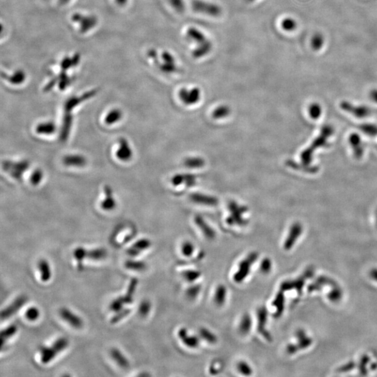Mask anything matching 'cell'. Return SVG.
I'll list each match as a JSON object with an SVG mask.
<instances>
[{"label": "cell", "instance_id": "cell-1", "mask_svg": "<svg viewBox=\"0 0 377 377\" xmlns=\"http://www.w3.org/2000/svg\"><path fill=\"white\" fill-rule=\"evenodd\" d=\"M97 93V90H92L90 91L87 92L85 94H82L80 96H73L66 100L64 104V118H63V130L61 131L62 140L65 141L68 138L69 132H70V128L71 123H72V115L71 112L72 110L79 106L80 103L88 100L91 97L95 96Z\"/></svg>", "mask_w": 377, "mask_h": 377}, {"label": "cell", "instance_id": "cell-2", "mask_svg": "<svg viewBox=\"0 0 377 377\" xmlns=\"http://www.w3.org/2000/svg\"><path fill=\"white\" fill-rule=\"evenodd\" d=\"M229 215L226 219V223L230 226H243L248 224V220L244 215L248 211V208L245 205H240L236 201H231L228 204Z\"/></svg>", "mask_w": 377, "mask_h": 377}, {"label": "cell", "instance_id": "cell-3", "mask_svg": "<svg viewBox=\"0 0 377 377\" xmlns=\"http://www.w3.org/2000/svg\"><path fill=\"white\" fill-rule=\"evenodd\" d=\"M74 256L77 260L78 267L80 270L83 269L84 259H90L94 261H99L105 259L107 256V251L104 248L94 249L88 250L86 249L79 247L74 250Z\"/></svg>", "mask_w": 377, "mask_h": 377}, {"label": "cell", "instance_id": "cell-4", "mask_svg": "<svg viewBox=\"0 0 377 377\" xmlns=\"http://www.w3.org/2000/svg\"><path fill=\"white\" fill-rule=\"evenodd\" d=\"M69 343V340L66 337H60L51 346L41 348V360L43 363L47 364L52 361L58 354L68 347Z\"/></svg>", "mask_w": 377, "mask_h": 377}, {"label": "cell", "instance_id": "cell-5", "mask_svg": "<svg viewBox=\"0 0 377 377\" xmlns=\"http://www.w3.org/2000/svg\"><path fill=\"white\" fill-rule=\"evenodd\" d=\"M139 280L136 278H133L130 281L127 291L124 296H120L111 302L110 309L115 313H118L120 310H123V307L126 304L132 303L134 301V296L135 294L136 288H137Z\"/></svg>", "mask_w": 377, "mask_h": 377}, {"label": "cell", "instance_id": "cell-6", "mask_svg": "<svg viewBox=\"0 0 377 377\" xmlns=\"http://www.w3.org/2000/svg\"><path fill=\"white\" fill-rule=\"evenodd\" d=\"M258 258H259L258 253L251 252L249 253L248 256L239 264L238 270L234 276V281L236 283H241L247 278L250 274L251 266L256 262Z\"/></svg>", "mask_w": 377, "mask_h": 377}, {"label": "cell", "instance_id": "cell-7", "mask_svg": "<svg viewBox=\"0 0 377 377\" xmlns=\"http://www.w3.org/2000/svg\"><path fill=\"white\" fill-rule=\"evenodd\" d=\"M192 9L194 12L211 17L220 16L222 13L221 6L215 3L204 0H194L192 2Z\"/></svg>", "mask_w": 377, "mask_h": 377}, {"label": "cell", "instance_id": "cell-8", "mask_svg": "<svg viewBox=\"0 0 377 377\" xmlns=\"http://www.w3.org/2000/svg\"><path fill=\"white\" fill-rule=\"evenodd\" d=\"M3 169L4 171L9 173L11 177L16 180H20L24 173L29 168V161H13L5 160L2 162Z\"/></svg>", "mask_w": 377, "mask_h": 377}, {"label": "cell", "instance_id": "cell-9", "mask_svg": "<svg viewBox=\"0 0 377 377\" xmlns=\"http://www.w3.org/2000/svg\"><path fill=\"white\" fill-rule=\"evenodd\" d=\"M178 95L180 101L186 106L195 105L201 99V91L199 88L181 89Z\"/></svg>", "mask_w": 377, "mask_h": 377}, {"label": "cell", "instance_id": "cell-10", "mask_svg": "<svg viewBox=\"0 0 377 377\" xmlns=\"http://www.w3.org/2000/svg\"><path fill=\"white\" fill-rule=\"evenodd\" d=\"M258 318V332L261 335L264 336V338L267 341H271V335L269 333L268 331L266 329V325L267 319V310L266 307H259L256 312Z\"/></svg>", "mask_w": 377, "mask_h": 377}, {"label": "cell", "instance_id": "cell-11", "mask_svg": "<svg viewBox=\"0 0 377 377\" xmlns=\"http://www.w3.org/2000/svg\"><path fill=\"white\" fill-rule=\"evenodd\" d=\"M27 300L28 298L25 296H20L17 298L11 305L1 311V320L7 319V318L12 316L14 314L16 313L22 307H23L25 302H27Z\"/></svg>", "mask_w": 377, "mask_h": 377}, {"label": "cell", "instance_id": "cell-12", "mask_svg": "<svg viewBox=\"0 0 377 377\" xmlns=\"http://www.w3.org/2000/svg\"><path fill=\"white\" fill-rule=\"evenodd\" d=\"M60 315L63 320L68 323L74 329H81L83 326V321L80 316H78L66 307L60 309Z\"/></svg>", "mask_w": 377, "mask_h": 377}, {"label": "cell", "instance_id": "cell-13", "mask_svg": "<svg viewBox=\"0 0 377 377\" xmlns=\"http://www.w3.org/2000/svg\"><path fill=\"white\" fill-rule=\"evenodd\" d=\"M115 155H116V157L118 158V160L124 161V162L129 161L132 157V149L126 139L123 138V139H120L119 140V146L118 150H116V153H115Z\"/></svg>", "mask_w": 377, "mask_h": 377}, {"label": "cell", "instance_id": "cell-14", "mask_svg": "<svg viewBox=\"0 0 377 377\" xmlns=\"http://www.w3.org/2000/svg\"><path fill=\"white\" fill-rule=\"evenodd\" d=\"M196 180L197 177L193 174L180 173L174 175L171 178V183L175 187L185 185L187 188H191L196 185Z\"/></svg>", "mask_w": 377, "mask_h": 377}, {"label": "cell", "instance_id": "cell-15", "mask_svg": "<svg viewBox=\"0 0 377 377\" xmlns=\"http://www.w3.org/2000/svg\"><path fill=\"white\" fill-rule=\"evenodd\" d=\"M189 199L195 204L206 206H215L219 203L218 199L215 196L200 193H194L190 195Z\"/></svg>", "mask_w": 377, "mask_h": 377}, {"label": "cell", "instance_id": "cell-16", "mask_svg": "<svg viewBox=\"0 0 377 377\" xmlns=\"http://www.w3.org/2000/svg\"><path fill=\"white\" fill-rule=\"evenodd\" d=\"M152 243L150 240L147 238H142L137 240L126 250V253L131 257H136L139 256L142 251L147 250L151 246Z\"/></svg>", "mask_w": 377, "mask_h": 377}, {"label": "cell", "instance_id": "cell-17", "mask_svg": "<svg viewBox=\"0 0 377 377\" xmlns=\"http://www.w3.org/2000/svg\"><path fill=\"white\" fill-rule=\"evenodd\" d=\"M194 222L195 224L197 225L199 229L202 231L203 234L208 240H213L216 237V232H215V231L212 227H210V225L207 224L205 220L200 215H197V216L195 217Z\"/></svg>", "mask_w": 377, "mask_h": 377}, {"label": "cell", "instance_id": "cell-18", "mask_svg": "<svg viewBox=\"0 0 377 377\" xmlns=\"http://www.w3.org/2000/svg\"><path fill=\"white\" fill-rule=\"evenodd\" d=\"M104 194H105V197L101 203V208L104 210H106V211L113 210L116 206V202H115V198H114L112 189L109 185H106L104 187Z\"/></svg>", "mask_w": 377, "mask_h": 377}, {"label": "cell", "instance_id": "cell-19", "mask_svg": "<svg viewBox=\"0 0 377 377\" xmlns=\"http://www.w3.org/2000/svg\"><path fill=\"white\" fill-rule=\"evenodd\" d=\"M186 36L188 40L194 42L197 46L201 45L209 39L202 31L194 27L188 28L186 31Z\"/></svg>", "mask_w": 377, "mask_h": 377}, {"label": "cell", "instance_id": "cell-20", "mask_svg": "<svg viewBox=\"0 0 377 377\" xmlns=\"http://www.w3.org/2000/svg\"><path fill=\"white\" fill-rule=\"evenodd\" d=\"M178 336L184 345L188 347L195 348L199 346V339L196 336L188 335V330L185 328L180 329L178 331Z\"/></svg>", "mask_w": 377, "mask_h": 377}, {"label": "cell", "instance_id": "cell-21", "mask_svg": "<svg viewBox=\"0 0 377 377\" xmlns=\"http://www.w3.org/2000/svg\"><path fill=\"white\" fill-rule=\"evenodd\" d=\"M63 163L66 166L80 168L83 167L86 164L87 160L83 155H69L64 157Z\"/></svg>", "mask_w": 377, "mask_h": 377}, {"label": "cell", "instance_id": "cell-22", "mask_svg": "<svg viewBox=\"0 0 377 377\" xmlns=\"http://www.w3.org/2000/svg\"><path fill=\"white\" fill-rule=\"evenodd\" d=\"M212 50V43L210 39H208L207 42L195 47L194 50L192 51L193 58L196 60L201 59V58L207 56Z\"/></svg>", "mask_w": 377, "mask_h": 377}, {"label": "cell", "instance_id": "cell-23", "mask_svg": "<svg viewBox=\"0 0 377 377\" xmlns=\"http://www.w3.org/2000/svg\"><path fill=\"white\" fill-rule=\"evenodd\" d=\"M97 22V18L94 16H82L81 18L79 21L80 25V32H88V31H90V30L93 29L96 26Z\"/></svg>", "mask_w": 377, "mask_h": 377}, {"label": "cell", "instance_id": "cell-24", "mask_svg": "<svg viewBox=\"0 0 377 377\" xmlns=\"http://www.w3.org/2000/svg\"><path fill=\"white\" fill-rule=\"evenodd\" d=\"M301 233V226L300 224H295L293 225L287 239L284 243V248L286 250H290L294 245L295 242L297 240L298 237L300 236Z\"/></svg>", "mask_w": 377, "mask_h": 377}, {"label": "cell", "instance_id": "cell-25", "mask_svg": "<svg viewBox=\"0 0 377 377\" xmlns=\"http://www.w3.org/2000/svg\"><path fill=\"white\" fill-rule=\"evenodd\" d=\"M110 356L114 360L115 362L120 367L123 369H126L129 367V362L127 359L125 357V355L118 349V348H113L110 350Z\"/></svg>", "mask_w": 377, "mask_h": 377}, {"label": "cell", "instance_id": "cell-26", "mask_svg": "<svg viewBox=\"0 0 377 377\" xmlns=\"http://www.w3.org/2000/svg\"><path fill=\"white\" fill-rule=\"evenodd\" d=\"M1 77L14 85H20L25 81V79H26V74L23 70H18L9 77L4 72H1Z\"/></svg>", "mask_w": 377, "mask_h": 377}, {"label": "cell", "instance_id": "cell-27", "mask_svg": "<svg viewBox=\"0 0 377 377\" xmlns=\"http://www.w3.org/2000/svg\"><path fill=\"white\" fill-rule=\"evenodd\" d=\"M56 126L52 122H44L36 126V133L41 135H51L55 132Z\"/></svg>", "mask_w": 377, "mask_h": 377}, {"label": "cell", "instance_id": "cell-28", "mask_svg": "<svg viewBox=\"0 0 377 377\" xmlns=\"http://www.w3.org/2000/svg\"><path fill=\"white\" fill-rule=\"evenodd\" d=\"M38 268L41 273V279L43 282H47L51 278V270L47 260L42 259L38 263Z\"/></svg>", "mask_w": 377, "mask_h": 377}, {"label": "cell", "instance_id": "cell-29", "mask_svg": "<svg viewBox=\"0 0 377 377\" xmlns=\"http://www.w3.org/2000/svg\"><path fill=\"white\" fill-rule=\"evenodd\" d=\"M226 294L227 291H226V286L222 284L219 285L214 296V301L218 306L221 307L224 305L226 301Z\"/></svg>", "mask_w": 377, "mask_h": 377}, {"label": "cell", "instance_id": "cell-30", "mask_svg": "<svg viewBox=\"0 0 377 377\" xmlns=\"http://www.w3.org/2000/svg\"><path fill=\"white\" fill-rule=\"evenodd\" d=\"M123 118V112L120 109H114L108 112L104 118V123L107 125H111L118 123Z\"/></svg>", "mask_w": 377, "mask_h": 377}, {"label": "cell", "instance_id": "cell-31", "mask_svg": "<svg viewBox=\"0 0 377 377\" xmlns=\"http://www.w3.org/2000/svg\"><path fill=\"white\" fill-rule=\"evenodd\" d=\"M205 161L199 157H190L184 160V166L188 169H199L205 166Z\"/></svg>", "mask_w": 377, "mask_h": 377}, {"label": "cell", "instance_id": "cell-32", "mask_svg": "<svg viewBox=\"0 0 377 377\" xmlns=\"http://www.w3.org/2000/svg\"><path fill=\"white\" fill-rule=\"evenodd\" d=\"M252 326V319L249 314H245L242 316L239 324V331L242 335H247L251 330Z\"/></svg>", "mask_w": 377, "mask_h": 377}, {"label": "cell", "instance_id": "cell-33", "mask_svg": "<svg viewBox=\"0 0 377 377\" xmlns=\"http://www.w3.org/2000/svg\"><path fill=\"white\" fill-rule=\"evenodd\" d=\"M17 331H18V327L16 325H10V326L4 329V330L1 331L0 338H1V348L3 347L4 344L9 339L16 335Z\"/></svg>", "mask_w": 377, "mask_h": 377}, {"label": "cell", "instance_id": "cell-34", "mask_svg": "<svg viewBox=\"0 0 377 377\" xmlns=\"http://www.w3.org/2000/svg\"><path fill=\"white\" fill-rule=\"evenodd\" d=\"M231 111L230 107L227 105L219 106L212 112V118L215 120L226 118L230 115Z\"/></svg>", "mask_w": 377, "mask_h": 377}, {"label": "cell", "instance_id": "cell-35", "mask_svg": "<svg viewBox=\"0 0 377 377\" xmlns=\"http://www.w3.org/2000/svg\"><path fill=\"white\" fill-rule=\"evenodd\" d=\"M126 268L136 271H142L146 268V264L142 261H134V260H128L125 264Z\"/></svg>", "mask_w": 377, "mask_h": 377}, {"label": "cell", "instance_id": "cell-36", "mask_svg": "<svg viewBox=\"0 0 377 377\" xmlns=\"http://www.w3.org/2000/svg\"><path fill=\"white\" fill-rule=\"evenodd\" d=\"M199 335H200L203 340L208 342V343L215 344L218 342L217 336L215 334L212 333L211 331L207 330L205 328H202V329L199 330Z\"/></svg>", "mask_w": 377, "mask_h": 377}, {"label": "cell", "instance_id": "cell-37", "mask_svg": "<svg viewBox=\"0 0 377 377\" xmlns=\"http://www.w3.org/2000/svg\"><path fill=\"white\" fill-rule=\"evenodd\" d=\"M57 78H58V86L60 90H64L71 84L70 78L68 77L66 71H62Z\"/></svg>", "mask_w": 377, "mask_h": 377}, {"label": "cell", "instance_id": "cell-38", "mask_svg": "<svg viewBox=\"0 0 377 377\" xmlns=\"http://www.w3.org/2000/svg\"><path fill=\"white\" fill-rule=\"evenodd\" d=\"M183 277L188 283H194L201 277V272L199 270H187L182 273Z\"/></svg>", "mask_w": 377, "mask_h": 377}, {"label": "cell", "instance_id": "cell-39", "mask_svg": "<svg viewBox=\"0 0 377 377\" xmlns=\"http://www.w3.org/2000/svg\"><path fill=\"white\" fill-rule=\"evenodd\" d=\"M283 304H284V296L283 292L279 293L275 298V300L272 302V305L277 308L276 316H280L283 313Z\"/></svg>", "mask_w": 377, "mask_h": 377}, {"label": "cell", "instance_id": "cell-40", "mask_svg": "<svg viewBox=\"0 0 377 377\" xmlns=\"http://www.w3.org/2000/svg\"><path fill=\"white\" fill-rule=\"evenodd\" d=\"M324 44V38L322 34L316 33L313 36L311 40V47L313 50H319L322 48Z\"/></svg>", "mask_w": 377, "mask_h": 377}, {"label": "cell", "instance_id": "cell-41", "mask_svg": "<svg viewBox=\"0 0 377 377\" xmlns=\"http://www.w3.org/2000/svg\"><path fill=\"white\" fill-rule=\"evenodd\" d=\"M281 26L284 31H293L297 28V23L294 18H286L282 21Z\"/></svg>", "mask_w": 377, "mask_h": 377}, {"label": "cell", "instance_id": "cell-42", "mask_svg": "<svg viewBox=\"0 0 377 377\" xmlns=\"http://www.w3.org/2000/svg\"><path fill=\"white\" fill-rule=\"evenodd\" d=\"M131 313V310L130 309H123V310H120L118 313H116L115 315L110 319V324H115L118 323L119 321H121L122 319L126 317L127 315H129Z\"/></svg>", "mask_w": 377, "mask_h": 377}, {"label": "cell", "instance_id": "cell-43", "mask_svg": "<svg viewBox=\"0 0 377 377\" xmlns=\"http://www.w3.org/2000/svg\"><path fill=\"white\" fill-rule=\"evenodd\" d=\"M43 177H44L43 171L41 169H36L31 173V177H30V183L34 186H37L42 182Z\"/></svg>", "mask_w": 377, "mask_h": 377}, {"label": "cell", "instance_id": "cell-44", "mask_svg": "<svg viewBox=\"0 0 377 377\" xmlns=\"http://www.w3.org/2000/svg\"><path fill=\"white\" fill-rule=\"evenodd\" d=\"M237 370L245 376H250L252 374V369L251 368L248 362L245 361H240L237 365Z\"/></svg>", "mask_w": 377, "mask_h": 377}, {"label": "cell", "instance_id": "cell-45", "mask_svg": "<svg viewBox=\"0 0 377 377\" xmlns=\"http://www.w3.org/2000/svg\"><path fill=\"white\" fill-rule=\"evenodd\" d=\"M194 252V246L191 242L187 241L184 242L182 245V253L183 256L186 257H190Z\"/></svg>", "mask_w": 377, "mask_h": 377}, {"label": "cell", "instance_id": "cell-46", "mask_svg": "<svg viewBox=\"0 0 377 377\" xmlns=\"http://www.w3.org/2000/svg\"><path fill=\"white\" fill-rule=\"evenodd\" d=\"M151 303L150 301L145 300L141 302L139 307V313L141 316H146L151 310Z\"/></svg>", "mask_w": 377, "mask_h": 377}, {"label": "cell", "instance_id": "cell-47", "mask_svg": "<svg viewBox=\"0 0 377 377\" xmlns=\"http://www.w3.org/2000/svg\"><path fill=\"white\" fill-rule=\"evenodd\" d=\"M201 290V288L200 285H193V286H190V287L187 290V296H188V299L194 300V299L196 298L199 296Z\"/></svg>", "mask_w": 377, "mask_h": 377}, {"label": "cell", "instance_id": "cell-48", "mask_svg": "<svg viewBox=\"0 0 377 377\" xmlns=\"http://www.w3.org/2000/svg\"><path fill=\"white\" fill-rule=\"evenodd\" d=\"M39 315H40V312L35 307H30L27 310L26 313H25V316L28 320L31 321H35V320L37 319L39 317Z\"/></svg>", "mask_w": 377, "mask_h": 377}, {"label": "cell", "instance_id": "cell-49", "mask_svg": "<svg viewBox=\"0 0 377 377\" xmlns=\"http://www.w3.org/2000/svg\"><path fill=\"white\" fill-rule=\"evenodd\" d=\"M161 57L163 63H166V64H176L175 57L173 56L172 53L167 51V50L163 51Z\"/></svg>", "mask_w": 377, "mask_h": 377}, {"label": "cell", "instance_id": "cell-50", "mask_svg": "<svg viewBox=\"0 0 377 377\" xmlns=\"http://www.w3.org/2000/svg\"><path fill=\"white\" fill-rule=\"evenodd\" d=\"M169 4L177 12H183L185 9V3L184 0H169Z\"/></svg>", "mask_w": 377, "mask_h": 377}, {"label": "cell", "instance_id": "cell-51", "mask_svg": "<svg viewBox=\"0 0 377 377\" xmlns=\"http://www.w3.org/2000/svg\"><path fill=\"white\" fill-rule=\"evenodd\" d=\"M271 268L272 262L270 259L266 258V259L261 261V264H260V269H261V271L263 273H268L271 270Z\"/></svg>", "mask_w": 377, "mask_h": 377}, {"label": "cell", "instance_id": "cell-52", "mask_svg": "<svg viewBox=\"0 0 377 377\" xmlns=\"http://www.w3.org/2000/svg\"><path fill=\"white\" fill-rule=\"evenodd\" d=\"M310 113L313 118L316 119L319 118L321 113V109L319 105L316 104H314L310 106Z\"/></svg>", "mask_w": 377, "mask_h": 377}, {"label": "cell", "instance_id": "cell-53", "mask_svg": "<svg viewBox=\"0 0 377 377\" xmlns=\"http://www.w3.org/2000/svg\"><path fill=\"white\" fill-rule=\"evenodd\" d=\"M147 56H148V58H150V59L153 60L154 63H155V64L157 65L159 64V60L158 59L157 51L155 48L150 49V50L147 51Z\"/></svg>", "mask_w": 377, "mask_h": 377}, {"label": "cell", "instance_id": "cell-54", "mask_svg": "<svg viewBox=\"0 0 377 377\" xmlns=\"http://www.w3.org/2000/svg\"><path fill=\"white\" fill-rule=\"evenodd\" d=\"M73 66L72 60L69 57H66L61 62V68L63 70L66 71Z\"/></svg>", "mask_w": 377, "mask_h": 377}, {"label": "cell", "instance_id": "cell-55", "mask_svg": "<svg viewBox=\"0 0 377 377\" xmlns=\"http://www.w3.org/2000/svg\"><path fill=\"white\" fill-rule=\"evenodd\" d=\"M58 78H54L53 79H52V80L47 84V86L44 88V91L47 92L49 91V90H51V89L55 86V84L58 83Z\"/></svg>", "mask_w": 377, "mask_h": 377}, {"label": "cell", "instance_id": "cell-56", "mask_svg": "<svg viewBox=\"0 0 377 377\" xmlns=\"http://www.w3.org/2000/svg\"><path fill=\"white\" fill-rule=\"evenodd\" d=\"M71 60H72L73 67H74V66H77V65L79 64V63H80V54H75V55H74V56L71 58Z\"/></svg>", "mask_w": 377, "mask_h": 377}, {"label": "cell", "instance_id": "cell-57", "mask_svg": "<svg viewBox=\"0 0 377 377\" xmlns=\"http://www.w3.org/2000/svg\"><path fill=\"white\" fill-rule=\"evenodd\" d=\"M372 100L377 103V90H372L370 94Z\"/></svg>", "mask_w": 377, "mask_h": 377}, {"label": "cell", "instance_id": "cell-58", "mask_svg": "<svg viewBox=\"0 0 377 377\" xmlns=\"http://www.w3.org/2000/svg\"><path fill=\"white\" fill-rule=\"evenodd\" d=\"M117 4H118L120 6H124L127 2L128 0H115Z\"/></svg>", "mask_w": 377, "mask_h": 377}, {"label": "cell", "instance_id": "cell-59", "mask_svg": "<svg viewBox=\"0 0 377 377\" xmlns=\"http://www.w3.org/2000/svg\"><path fill=\"white\" fill-rule=\"evenodd\" d=\"M372 276L373 277L375 280H377V270H373V272H372Z\"/></svg>", "mask_w": 377, "mask_h": 377}, {"label": "cell", "instance_id": "cell-60", "mask_svg": "<svg viewBox=\"0 0 377 377\" xmlns=\"http://www.w3.org/2000/svg\"><path fill=\"white\" fill-rule=\"evenodd\" d=\"M69 1H71V0H59L60 4H67V3L69 2Z\"/></svg>", "mask_w": 377, "mask_h": 377}, {"label": "cell", "instance_id": "cell-61", "mask_svg": "<svg viewBox=\"0 0 377 377\" xmlns=\"http://www.w3.org/2000/svg\"><path fill=\"white\" fill-rule=\"evenodd\" d=\"M245 1H246L247 2L252 3L253 2V1H256V0H245Z\"/></svg>", "mask_w": 377, "mask_h": 377}]
</instances>
